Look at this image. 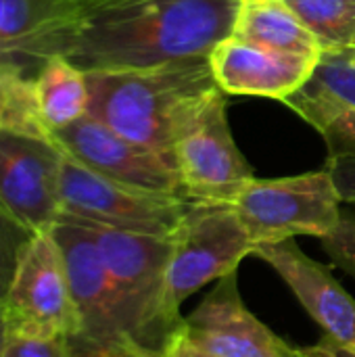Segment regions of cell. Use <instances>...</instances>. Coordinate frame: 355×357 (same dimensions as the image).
Returning a JSON list of instances; mask_svg holds the SVG:
<instances>
[{
	"label": "cell",
	"instance_id": "5",
	"mask_svg": "<svg viewBox=\"0 0 355 357\" xmlns=\"http://www.w3.org/2000/svg\"><path fill=\"white\" fill-rule=\"evenodd\" d=\"M190 201L134 188L96 174L63 151L61 215L88 226L169 238Z\"/></svg>",
	"mask_w": 355,
	"mask_h": 357
},
{
	"label": "cell",
	"instance_id": "30",
	"mask_svg": "<svg viewBox=\"0 0 355 357\" xmlns=\"http://www.w3.org/2000/svg\"><path fill=\"white\" fill-rule=\"evenodd\" d=\"M105 2H109V0H105ZM100 4H103V2H100Z\"/></svg>",
	"mask_w": 355,
	"mask_h": 357
},
{
	"label": "cell",
	"instance_id": "12",
	"mask_svg": "<svg viewBox=\"0 0 355 357\" xmlns=\"http://www.w3.org/2000/svg\"><path fill=\"white\" fill-rule=\"evenodd\" d=\"M178 339L209 357H295V349L247 310L236 272L218 280L197 310L184 318Z\"/></svg>",
	"mask_w": 355,
	"mask_h": 357
},
{
	"label": "cell",
	"instance_id": "7",
	"mask_svg": "<svg viewBox=\"0 0 355 357\" xmlns=\"http://www.w3.org/2000/svg\"><path fill=\"white\" fill-rule=\"evenodd\" d=\"M169 241L165 280L167 299L176 312L205 284L236 272L241 261L255 251V243L232 203L190 201Z\"/></svg>",
	"mask_w": 355,
	"mask_h": 357
},
{
	"label": "cell",
	"instance_id": "19",
	"mask_svg": "<svg viewBox=\"0 0 355 357\" xmlns=\"http://www.w3.org/2000/svg\"><path fill=\"white\" fill-rule=\"evenodd\" d=\"M0 132L54 140L38 107L36 73L15 63H0Z\"/></svg>",
	"mask_w": 355,
	"mask_h": 357
},
{
	"label": "cell",
	"instance_id": "9",
	"mask_svg": "<svg viewBox=\"0 0 355 357\" xmlns=\"http://www.w3.org/2000/svg\"><path fill=\"white\" fill-rule=\"evenodd\" d=\"M6 328L40 337L80 333V316L71 297L69 276L52 230L36 232L25 245L6 303Z\"/></svg>",
	"mask_w": 355,
	"mask_h": 357
},
{
	"label": "cell",
	"instance_id": "16",
	"mask_svg": "<svg viewBox=\"0 0 355 357\" xmlns=\"http://www.w3.org/2000/svg\"><path fill=\"white\" fill-rule=\"evenodd\" d=\"M232 36L276 52L320 59L324 48L285 0H243Z\"/></svg>",
	"mask_w": 355,
	"mask_h": 357
},
{
	"label": "cell",
	"instance_id": "17",
	"mask_svg": "<svg viewBox=\"0 0 355 357\" xmlns=\"http://www.w3.org/2000/svg\"><path fill=\"white\" fill-rule=\"evenodd\" d=\"M316 130L341 109H355V48L324 50L303 88L282 100Z\"/></svg>",
	"mask_w": 355,
	"mask_h": 357
},
{
	"label": "cell",
	"instance_id": "10",
	"mask_svg": "<svg viewBox=\"0 0 355 357\" xmlns=\"http://www.w3.org/2000/svg\"><path fill=\"white\" fill-rule=\"evenodd\" d=\"M63 149L0 132V211L29 232L50 230L61 215Z\"/></svg>",
	"mask_w": 355,
	"mask_h": 357
},
{
	"label": "cell",
	"instance_id": "15",
	"mask_svg": "<svg viewBox=\"0 0 355 357\" xmlns=\"http://www.w3.org/2000/svg\"><path fill=\"white\" fill-rule=\"evenodd\" d=\"M77 8L71 0H0V63H15L36 73L63 54Z\"/></svg>",
	"mask_w": 355,
	"mask_h": 357
},
{
	"label": "cell",
	"instance_id": "27",
	"mask_svg": "<svg viewBox=\"0 0 355 357\" xmlns=\"http://www.w3.org/2000/svg\"><path fill=\"white\" fill-rule=\"evenodd\" d=\"M165 357H209V356H203V354L195 351L192 347H188L186 343H182L180 339H176V343L169 347V351L165 354Z\"/></svg>",
	"mask_w": 355,
	"mask_h": 357
},
{
	"label": "cell",
	"instance_id": "26",
	"mask_svg": "<svg viewBox=\"0 0 355 357\" xmlns=\"http://www.w3.org/2000/svg\"><path fill=\"white\" fill-rule=\"evenodd\" d=\"M295 357H355V349L345 347L324 335L316 345L295 349Z\"/></svg>",
	"mask_w": 355,
	"mask_h": 357
},
{
	"label": "cell",
	"instance_id": "4",
	"mask_svg": "<svg viewBox=\"0 0 355 357\" xmlns=\"http://www.w3.org/2000/svg\"><path fill=\"white\" fill-rule=\"evenodd\" d=\"M249 236L257 245L295 236L324 238L341 220V197L331 172L285 178H253L232 201Z\"/></svg>",
	"mask_w": 355,
	"mask_h": 357
},
{
	"label": "cell",
	"instance_id": "25",
	"mask_svg": "<svg viewBox=\"0 0 355 357\" xmlns=\"http://www.w3.org/2000/svg\"><path fill=\"white\" fill-rule=\"evenodd\" d=\"M326 169L333 176L341 203L355 205V153H331Z\"/></svg>",
	"mask_w": 355,
	"mask_h": 357
},
{
	"label": "cell",
	"instance_id": "2",
	"mask_svg": "<svg viewBox=\"0 0 355 357\" xmlns=\"http://www.w3.org/2000/svg\"><path fill=\"white\" fill-rule=\"evenodd\" d=\"M88 115L119 136L174 155V142L195 111L220 90L209 54L142 69L86 71Z\"/></svg>",
	"mask_w": 355,
	"mask_h": 357
},
{
	"label": "cell",
	"instance_id": "23",
	"mask_svg": "<svg viewBox=\"0 0 355 357\" xmlns=\"http://www.w3.org/2000/svg\"><path fill=\"white\" fill-rule=\"evenodd\" d=\"M320 243L337 268L355 276V213H341L337 228Z\"/></svg>",
	"mask_w": 355,
	"mask_h": 357
},
{
	"label": "cell",
	"instance_id": "20",
	"mask_svg": "<svg viewBox=\"0 0 355 357\" xmlns=\"http://www.w3.org/2000/svg\"><path fill=\"white\" fill-rule=\"evenodd\" d=\"M324 50L355 48V0H285Z\"/></svg>",
	"mask_w": 355,
	"mask_h": 357
},
{
	"label": "cell",
	"instance_id": "1",
	"mask_svg": "<svg viewBox=\"0 0 355 357\" xmlns=\"http://www.w3.org/2000/svg\"><path fill=\"white\" fill-rule=\"evenodd\" d=\"M243 0H109L77 8L63 56L84 71L142 69L209 54Z\"/></svg>",
	"mask_w": 355,
	"mask_h": 357
},
{
	"label": "cell",
	"instance_id": "18",
	"mask_svg": "<svg viewBox=\"0 0 355 357\" xmlns=\"http://www.w3.org/2000/svg\"><path fill=\"white\" fill-rule=\"evenodd\" d=\"M36 96L46 128L56 134L88 115L86 71L67 56L54 54L36 71Z\"/></svg>",
	"mask_w": 355,
	"mask_h": 357
},
{
	"label": "cell",
	"instance_id": "3",
	"mask_svg": "<svg viewBox=\"0 0 355 357\" xmlns=\"http://www.w3.org/2000/svg\"><path fill=\"white\" fill-rule=\"evenodd\" d=\"M88 228L111 274L121 318L138 357H165L184 326V318L167 299L165 272L172 241L100 226Z\"/></svg>",
	"mask_w": 355,
	"mask_h": 357
},
{
	"label": "cell",
	"instance_id": "28",
	"mask_svg": "<svg viewBox=\"0 0 355 357\" xmlns=\"http://www.w3.org/2000/svg\"><path fill=\"white\" fill-rule=\"evenodd\" d=\"M4 339H6V316H4V307H0V356H2Z\"/></svg>",
	"mask_w": 355,
	"mask_h": 357
},
{
	"label": "cell",
	"instance_id": "8",
	"mask_svg": "<svg viewBox=\"0 0 355 357\" xmlns=\"http://www.w3.org/2000/svg\"><path fill=\"white\" fill-rule=\"evenodd\" d=\"M172 153L186 199L192 203H232L243 186L255 178L232 138L222 88L182 126Z\"/></svg>",
	"mask_w": 355,
	"mask_h": 357
},
{
	"label": "cell",
	"instance_id": "14",
	"mask_svg": "<svg viewBox=\"0 0 355 357\" xmlns=\"http://www.w3.org/2000/svg\"><path fill=\"white\" fill-rule=\"evenodd\" d=\"M320 59L276 52L234 36L209 52L218 86L226 94L285 100L308 84Z\"/></svg>",
	"mask_w": 355,
	"mask_h": 357
},
{
	"label": "cell",
	"instance_id": "13",
	"mask_svg": "<svg viewBox=\"0 0 355 357\" xmlns=\"http://www.w3.org/2000/svg\"><path fill=\"white\" fill-rule=\"evenodd\" d=\"M253 255L282 278L328 339L355 349V299L328 268L305 255L293 238L257 245Z\"/></svg>",
	"mask_w": 355,
	"mask_h": 357
},
{
	"label": "cell",
	"instance_id": "21",
	"mask_svg": "<svg viewBox=\"0 0 355 357\" xmlns=\"http://www.w3.org/2000/svg\"><path fill=\"white\" fill-rule=\"evenodd\" d=\"M33 234L36 232H29L0 211V307H4L6 303L21 253Z\"/></svg>",
	"mask_w": 355,
	"mask_h": 357
},
{
	"label": "cell",
	"instance_id": "24",
	"mask_svg": "<svg viewBox=\"0 0 355 357\" xmlns=\"http://www.w3.org/2000/svg\"><path fill=\"white\" fill-rule=\"evenodd\" d=\"M331 153H355V109H341L318 130Z\"/></svg>",
	"mask_w": 355,
	"mask_h": 357
},
{
	"label": "cell",
	"instance_id": "22",
	"mask_svg": "<svg viewBox=\"0 0 355 357\" xmlns=\"http://www.w3.org/2000/svg\"><path fill=\"white\" fill-rule=\"evenodd\" d=\"M0 357H75L67 337H40L6 328Z\"/></svg>",
	"mask_w": 355,
	"mask_h": 357
},
{
	"label": "cell",
	"instance_id": "29",
	"mask_svg": "<svg viewBox=\"0 0 355 357\" xmlns=\"http://www.w3.org/2000/svg\"><path fill=\"white\" fill-rule=\"evenodd\" d=\"M75 4V8H90V6H96L105 0H71Z\"/></svg>",
	"mask_w": 355,
	"mask_h": 357
},
{
	"label": "cell",
	"instance_id": "11",
	"mask_svg": "<svg viewBox=\"0 0 355 357\" xmlns=\"http://www.w3.org/2000/svg\"><path fill=\"white\" fill-rule=\"evenodd\" d=\"M54 140L69 157L100 176L134 188L186 199L174 155L128 140L90 115L59 130Z\"/></svg>",
	"mask_w": 355,
	"mask_h": 357
},
{
	"label": "cell",
	"instance_id": "6",
	"mask_svg": "<svg viewBox=\"0 0 355 357\" xmlns=\"http://www.w3.org/2000/svg\"><path fill=\"white\" fill-rule=\"evenodd\" d=\"M50 230L61 247L71 297L80 316V333L71 339L73 356L138 357L128 337L117 293L92 230L65 218H59Z\"/></svg>",
	"mask_w": 355,
	"mask_h": 357
}]
</instances>
